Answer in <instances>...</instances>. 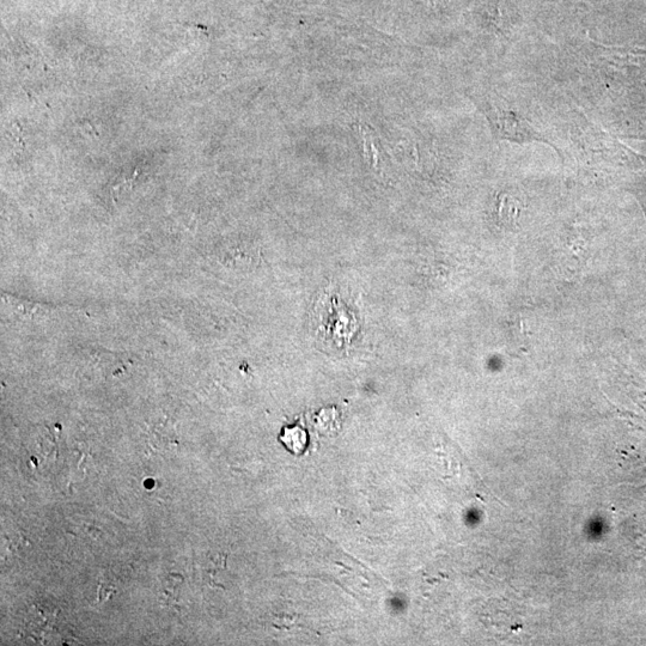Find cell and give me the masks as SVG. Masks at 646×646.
<instances>
[{"label":"cell","mask_w":646,"mask_h":646,"mask_svg":"<svg viewBox=\"0 0 646 646\" xmlns=\"http://www.w3.org/2000/svg\"><path fill=\"white\" fill-rule=\"evenodd\" d=\"M487 119H489L493 132H495L498 139L510 140V142L518 144L546 143L559 151L556 145L548 142L541 133L535 131L534 127L530 126L528 121L513 109L505 108L495 103V106L489 109Z\"/></svg>","instance_id":"obj_1"},{"label":"cell","mask_w":646,"mask_h":646,"mask_svg":"<svg viewBox=\"0 0 646 646\" xmlns=\"http://www.w3.org/2000/svg\"><path fill=\"white\" fill-rule=\"evenodd\" d=\"M286 449L290 450L292 454L301 455L304 453L308 446V436L306 431L298 426L294 428L283 429L282 435L279 437Z\"/></svg>","instance_id":"obj_2"}]
</instances>
